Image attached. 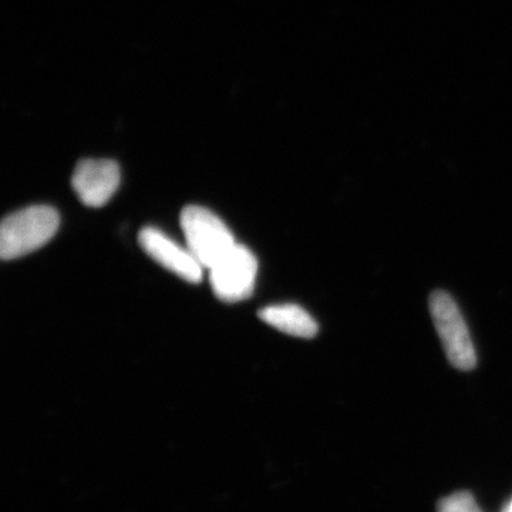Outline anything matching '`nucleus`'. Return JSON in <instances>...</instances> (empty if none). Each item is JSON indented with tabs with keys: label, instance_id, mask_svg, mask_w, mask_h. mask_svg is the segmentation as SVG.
Returning a JSON list of instances; mask_svg holds the SVG:
<instances>
[{
	"label": "nucleus",
	"instance_id": "obj_7",
	"mask_svg": "<svg viewBox=\"0 0 512 512\" xmlns=\"http://www.w3.org/2000/svg\"><path fill=\"white\" fill-rule=\"evenodd\" d=\"M259 318L272 328L296 338L312 339L318 335V323L301 306L293 303L272 305L261 309Z\"/></svg>",
	"mask_w": 512,
	"mask_h": 512
},
{
	"label": "nucleus",
	"instance_id": "obj_6",
	"mask_svg": "<svg viewBox=\"0 0 512 512\" xmlns=\"http://www.w3.org/2000/svg\"><path fill=\"white\" fill-rule=\"evenodd\" d=\"M140 247L157 264L164 266L168 271L180 276L190 284H200L202 281V266L192 256L188 248L175 244L173 239L167 237L160 229L146 227L138 235Z\"/></svg>",
	"mask_w": 512,
	"mask_h": 512
},
{
	"label": "nucleus",
	"instance_id": "obj_9",
	"mask_svg": "<svg viewBox=\"0 0 512 512\" xmlns=\"http://www.w3.org/2000/svg\"><path fill=\"white\" fill-rule=\"evenodd\" d=\"M504 512H512V498L510 500V503H508L507 507H505Z\"/></svg>",
	"mask_w": 512,
	"mask_h": 512
},
{
	"label": "nucleus",
	"instance_id": "obj_1",
	"mask_svg": "<svg viewBox=\"0 0 512 512\" xmlns=\"http://www.w3.org/2000/svg\"><path fill=\"white\" fill-rule=\"evenodd\" d=\"M59 224V214L47 205L8 215L0 227V256L8 261L42 248L55 237Z\"/></svg>",
	"mask_w": 512,
	"mask_h": 512
},
{
	"label": "nucleus",
	"instance_id": "obj_2",
	"mask_svg": "<svg viewBox=\"0 0 512 512\" xmlns=\"http://www.w3.org/2000/svg\"><path fill=\"white\" fill-rule=\"evenodd\" d=\"M181 228L187 248L202 268H214L237 245L220 217L207 208L190 205L181 212Z\"/></svg>",
	"mask_w": 512,
	"mask_h": 512
},
{
	"label": "nucleus",
	"instance_id": "obj_8",
	"mask_svg": "<svg viewBox=\"0 0 512 512\" xmlns=\"http://www.w3.org/2000/svg\"><path fill=\"white\" fill-rule=\"evenodd\" d=\"M437 512H483L476 498L467 491L448 495L440 501Z\"/></svg>",
	"mask_w": 512,
	"mask_h": 512
},
{
	"label": "nucleus",
	"instance_id": "obj_4",
	"mask_svg": "<svg viewBox=\"0 0 512 512\" xmlns=\"http://www.w3.org/2000/svg\"><path fill=\"white\" fill-rule=\"evenodd\" d=\"M212 291L221 301H244L254 292L258 261L244 245H235L214 268L210 269Z\"/></svg>",
	"mask_w": 512,
	"mask_h": 512
},
{
	"label": "nucleus",
	"instance_id": "obj_3",
	"mask_svg": "<svg viewBox=\"0 0 512 512\" xmlns=\"http://www.w3.org/2000/svg\"><path fill=\"white\" fill-rule=\"evenodd\" d=\"M430 312L448 362L464 372L473 370L477 366L476 348L457 303L447 292L436 291L430 296Z\"/></svg>",
	"mask_w": 512,
	"mask_h": 512
},
{
	"label": "nucleus",
	"instance_id": "obj_5",
	"mask_svg": "<svg viewBox=\"0 0 512 512\" xmlns=\"http://www.w3.org/2000/svg\"><path fill=\"white\" fill-rule=\"evenodd\" d=\"M120 185V167L113 160H83L74 168L72 187L87 207H103Z\"/></svg>",
	"mask_w": 512,
	"mask_h": 512
}]
</instances>
